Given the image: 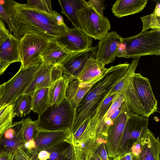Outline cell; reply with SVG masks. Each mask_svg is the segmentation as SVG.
Instances as JSON below:
<instances>
[{"label":"cell","mask_w":160,"mask_h":160,"mask_svg":"<svg viewBox=\"0 0 160 160\" xmlns=\"http://www.w3.org/2000/svg\"><path fill=\"white\" fill-rule=\"evenodd\" d=\"M9 17L13 35L20 39L26 34L40 36L49 40L57 39L68 28L59 25L53 15L25 7L14 0H0Z\"/></svg>","instance_id":"6da1fadb"},{"label":"cell","mask_w":160,"mask_h":160,"mask_svg":"<svg viewBox=\"0 0 160 160\" xmlns=\"http://www.w3.org/2000/svg\"><path fill=\"white\" fill-rule=\"evenodd\" d=\"M130 64L127 62L112 66L96 81L75 109L70 132L73 134L85 120L92 117L114 86L122 78Z\"/></svg>","instance_id":"7a4b0ae2"},{"label":"cell","mask_w":160,"mask_h":160,"mask_svg":"<svg viewBox=\"0 0 160 160\" xmlns=\"http://www.w3.org/2000/svg\"><path fill=\"white\" fill-rule=\"evenodd\" d=\"M160 55V29L141 31L137 35L123 38L117 57L135 58Z\"/></svg>","instance_id":"3957f363"},{"label":"cell","mask_w":160,"mask_h":160,"mask_svg":"<svg viewBox=\"0 0 160 160\" xmlns=\"http://www.w3.org/2000/svg\"><path fill=\"white\" fill-rule=\"evenodd\" d=\"M75 109L66 98L56 106H50L37 120L38 130L58 131L70 130L73 122Z\"/></svg>","instance_id":"277c9868"},{"label":"cell","mask_w":160,"mask_h":160,"mask_svg":"<svg viewBox=\"0 0 160 160\" xmlns=\"http://www.w3.org/2000/svg\"><path fill=\"white\" fill-rule=\"evenodd\" d=\"M79 28L96 40L104 38L111 29L108 18L99 13L88 1L85 0L82 8L76 12Z\"/></svg>","instance_id":"5b68a950"},{"label":"cell","mask_w":160,"mask_h":160,"mask_svg":"<svg viewBox=\"0 0 160 160\" xmlns=\"http://www.w3.org/2000/svg\"><path fill=\"white\" fill-rule=\"evenodd\" d=\"M43 63L42 59L33 65L23 68L20 67L16 74L9 80L3 83L0 98V108L13 104L23 94L32 81L36 72Z\"/></svg>","instance_id":"8992f818"},{"label":"cell","mask_w":160,"mask_h":160,"mask_svg":"<svg viewBox=\"0 0 160 160\" xmlns=\"http://www.w3.org/2000/svg\"><path fill=\"white\" fill-rule=\"evenodd\" d=\"M148 118L132 112L129 113L120 140L118 156L131 151L133 145L148 129Z\"/></svg>","instance_id":"52a82bcc"},{"label":"cell","mask_w":160,"mask_h":160,"mask_svg":"<svg viewBox=\"0 0 160 160\" xmlns=\"http://www.w3.org/2000/svg\"><path fill=\"white\" fill-rule=\"evenodd\" d=\"M50 40L36 35H24L20 39L21 67L26 68L38 63L42 59L41 54Z\"/></svg>","instance_id":"ba28073f"},{"label":"cell","mask_w":160,"mask_h":160,"mask_svg":"<svg viewBox=\"0 0 160 160\" xmlns=\"http://www.w3.org/2000/svg\"><path fill=\"white\" fill-rule=\"evenodd\" d=\"M131 112L128 102L124 99L120 112L107 132L105 144L108 157L110 159L118 156V150L120 140L129 114Z\"/></svg>","instance_id":"9c48e42d"},{"label":"cell","mask_w":160,"mask_h":160,"mask_svg":"<svg viewBox=\"0 0 160 160\" xmlns=\"http://www.w3.org/2000/svg\"><path fill=\"white\" fill-rule=\"evenodd\" d=\"M132 83L135 94L143 112L148 118L157 111L158 101L153 94L149 79L140 73H134Z\"/></svg>","instance_id":"30bf717a"},{"label":"cell","mask_w":160,"mask_h":160,"mask_svg":"<svg viewBox=\"0 0 160 160\" xmlns=\"http://www.w3.org/2000/svg\"><path fill=\"white\" fill-rule=\"evenodd\" d=\"M97 46L77 52L69 53L61 63L63 77L69 83L77 79L87 62L95 57Z\"/></svg>","instance_id":"8fae6325"},{"label":"cell","mask_w":160,"mask_h":160,"mask_svg":"<svg viewBox=\"0 0 160 160\" xmlns=\"http://www.w3.org/2000/svg\"><path fill=\"white\" fill-rule=\"evenodd\" d=\"M23 120L14 122L0 136V153L14 155L19 148L25 149Z\"/></svg>","instance_id":"7c38bea8"},{"label":"cell","mask_w":160,"mask_h":160,"mask_svg":"<svg viewBox=\"0 0 160 160\" xmlns=\"http://www.w3.org/2000/svg\"><path fill=\"white\" fill-rule=\"evenodd\" d=\"M92 38L79 28H68L66 32L56 39L70 53L82 51L92 47Z\"/></svg>","instance_id":"4fadbf2b"},{"label":"cell","mask_w":160,"mask_h":160,"mask_svg":"<svg viewBox=\"0 0 160 160\" xmlns=\"http://www.w3.org/2000/svg\"><path fill=\"white\" fill-rule=\"evenodd\" d=\"M122 38L116 31L108 32L98 42L96 59L105 65L113 62L117 57Z\"/></svg>","instance_id":"5bb4252c"},{"label":"cell","mask_w":160,"mask_h":160,"mask_svg":"<svg viewBox=\"0 0 160 160\" xmlns=\"http://www.w3.org/2000/svg\"><path fill=\"white\" fill-rule=\"evenodd\" d=\"M72 134L69 129L52 131L39 130L31 154L38 155L40 152L64 141L72 144Z\"/></svg>","instance_id":"9a60e30c"},{"label":"cell","mask_w":160,"mask_h":160,"mask_svg":"<svg viewBox=\"0 0 160 160\" xmlns=\"http://www.w3.org/2000/svg\"><path fill=\"white\" fill-rule=\"evenodd\" d=\"M140 58H134L124 77V88L120 94L123 95L129 106L131 112L138 115L144 116L142 106L135 94L132 83L133 75Z\"/></svg>","instance_id":"2e32d148"},{"label":"cell","mask_w":160,"mask_h":160,"mask_svg":"<svg viewBox=\"0 0 160 160\" xmlns=\"http://www.w3.org/2000/svg\"><path fill=\"white\" fill-rule=\"evenodd\" d=\"M141 148L133 155L132 160H160V141L158 137L148 128L140 138Z\"/></svg>","instance_id":"e0dca14e"},{"label":"cell","mask_w":160,"mask_h":160,"mask_svg":"<svg viewBox=\"0 0 160 160\" xmlns=\"http://www.w3.org/2000/svg\"><path fill=\"white\" fill-rule=\"evenodd\" d=\"M69 53L55 39L49 41L41 57L44 63L53 66L60 65Z\"/></svg>","instance_id":"ac0fdd59"},{"label":"cell","mask_w":160,"mask_h":160,"mask_svg":"<svg viewBox=\"0 0 160 160\" xmlns=\"http://www.w3.org/2000/svg\"><path fill=\"white\" fill-rule=\"evenodd\" d=\"M52 66L44 62L36 72L32 81L23 94L32 95L36 91L48 88L53 83L51 71Z\"/></svg>","instance_id":"d6986e66"},{"label":"cell","mask_w":160,"mask_h":160,"mask_svg":"<svg viewBox=\"0 0 160 160\" xmlns=\"http://www.w3.org/2000/svg\"><path fill=\"white\" fill-rule=\"evenodd\" d=\"M148 2V0H118L111 10L115 16L121 18L141 12Z\"/></svg>","instance_id":"ffe728a7"},{"label":"cell","mask_w":160,"mask_h":160,"mask_svg":"<svg viewBox=\"0 0 160 160\" xmlns=\"http://www.w3.org/2000/svg\"><path fill=\"white\" fill-rule=\"evenodd\" d=\"M20 39L10 33L0 46V58L10 63L20 62Z\"/></svg>","instance_id":"44dd1931"},{"label":"cell","mask_w":160,"mask_h":160,"mask_svg":"<svg viewBox=\"0 0 160 160\" xmlns=\"http://www.w3.org/2000/svg\"><path fill=\"white\" fill-rule=\"evenodd\" d=\"M99 79L85 82L76 79L69 84L66 89V97L74 109L92 85Z\"/></svg>","instance_id":"7402d4cb"},{"label":"cell","mask_w":160,"mask_h":160,"mask_svg":"<svg viewBox=\"0 0 160 160\" xmlns=\"http://www.w3.org/2000/svg\"><path fill=\"white\" fill-rule=\"evenodd\" d=\"M93 58L86 63L77 79L81 82H91L100 78L107 70L105 65Z\"/></svg>","instance_id":"603a6c76"},{"label":"cell","mask_w":160,"mask_h":160,"mask_svg":"<svg viewBox=\"0 0 160 160\" xmlns=\"http://www.w3.org/2000/svg\"><path fill=\"white\" fill-rule=\"evenodd\" d=\"M44 150L50 153L47 160H75L73 145L64 141Z\"/></svg>","instance_id":"cb8c5ba5"},{"label":"cell","mask_w":160,"mask_h":160,"mask_svg":"<svg viewBox=\"0 0 160 160\" xmlns=\"http://www.w3.org/2000/svg\"><path fill=\"white\" fill-rule=\"evenodd\" d=\"M69 84L63 77L53 82L48 88L49 106H56L66 98V91Z\"/></svg>","instance_id":"d4e9b609"},{"label":"cell","mask_w":160,"mask_h":160,"mask_svg":"<svg viewBox=\"0 0 160 160\" xmlns=\"http://www.w3.org/2000/svg\"><path fill=\"white\" fill-rule=\"evenodd\" d=\"M85 1V0H58L62 13L70 21L74 28H79L76 12L82 8Z\"/></svg>","instance_id":"484cf974"},{"label":"cell","mask_w":160,"mask_h":160,"mask_svg":"<svg viewBox=\"0 0 160 160\" xmlns=\"http://www.w3.org/2000/svg\"><path fill=\"white\" fill-rule=\"evenodd\" d=\"M23 135L25 142V149L30 153L34 147V139L39 131L37 120L33 121L30 118L23 121Z\"/></svg>","instance_id":"4316f807"},{"label":"cell","mask_w":160,"mask_h":160,"mask_svg":"<svg viewBox=\"0 0 160 160\" xmlns=\"http://www.w3.org/2000/svg\"><path fill=\"white\" fill-rule=\"evenodd\" d=\"M48 88L38 90L31 95L32 110L38 115L41 114L49 106L48 102Z\"/></svg>","instance_id":"83f0119b"},{"label":"cell","mask_w":160,"mask_h":160,"mask_svg":"<svg viewBox=\"0 0 160 160\" xmlns=\"http://www.w3.org/2000/svg\"><path fill=\"white\" fill-rule=\"evenodd\" d=\"M32 109L31 95L22 94L13 104L14 117L17 116L20 118L29 114Z\"/></svg>","instance_id":"f1b7e54d"},{"label":"cell","mask_w":160,"mask_h":160,"mask_svg":"<svg viewBox=\"0 0 160 160\" xmlns=\"http://www.w3.org/2000/svg\"><path fill=\"white\" fill-rule=\"evenodd\" d=\"M155 9L151 14L141 17L143 26L142 31L149 29H160V2L156 1Z\"/></svg>","instance_id":"f546056e"},{"label":"cell","mask_w":160,"mask_h":160,"mask_svg":"<svg viewBox=\"0 0 160 160\" xmlns=\"http://www.w3.org/2000/svg\"><path fill=\"white\" fill-rule=\"evenodd\" d=\"M13 104L0 108V136L12 124Z\"/></svg>","instance_id":"4dcf8cb0"},{"label":"cell","mask_w":160,"mask_h":160,"mask_svg":"<svg viewBox=\"0 0 160 160\" xmlns=\"http://www.w3.org/2000/svg\"><path fill=\"white\" fill-rule=\"evenodd\" d=\"M24 5L27 8L52 15L51 0H28Z\"/></svg>","instance_id":"1f68e13d"},{"label":"cell","mask_w":160,"mask_h":160,"mask_svg":"<svg viewBox=\"0 0 160 160\" xmlns=\"http://www.w3.org/2000/svg\"><path fill=\"white\" fill-rule=\"evenodd\" d=\"M13 160H39L38 155H33L27 150L19 148L13 155Z\"/></svg>","instance_id":"d6a6232c"},{"label":"cell","mask_w":160,"mask_h":160,"mask_svg":"<svg viewBox=\"0 0 160 160\" xmlns=\"http://www.w3.org/2000/svg\"><path fill=\"white\" fill-rule=\"evenodd\" d=\"M51 76L53 83L63 77V69L60 65L52 66Z\"/></svg>","instance_id":"836d02e7"},{"label":"cell","mask_w":160,"mask_h":160,"mask_svg":"<svg viewBox=\"0 0 160 160\" xmlns=\"http://www.w3.org/2000/svg\"><path fill=\"white\" fill-rule=\"evenodd\" d=\"M93 154L98 156L102 160H111L108 157L105 143L100 144L98 147Z\"/></svg>","instance_id":"e575fe53"},{"label":"cell","mask_w":160,"mask_h":160,"mask_svg":"<svg viewBox=\"0 0 160 160\" xmlns=\"http://www.w3.org/2000/svg\"><path fill=\"white\" fill-rule=\"evenodd\" d=\"M0 19L7 23L10 32H12V28L9 17L5 8L0 3Z\"/></svg>","instance_id":"d590c367"},{"label":"cell","mask_w":160,"mask_h":160,"mask_svg":"<svg viewBox=\"0 0 160 160\" xmlns=\"http://www.w3.org/2000/svg\"><path fill=\"white\" fill-rule=\"evenodd\" d=\"M92 5L95 10L100 14L103 15V11L105 9V0H89L88 1Z\"/></svg>","instance_id":"8d00e7d4"},{"label":"cell","mask_w":160,"mask_h":160,"mask_svg":"<svg viewBox=\"0 0 160 160\" xmlns=\"http://www.w3.org/2000/svg\"><path fill=\"white\" fill-rule=\"evenodd\" d=\"M10 34L4 22L0 19V46L4 39Z\"/></svg>","instance_id":"74e56055"},{"label":"cell","mask_w":160,"mask_h":160,"mask_svg":"<svg viewBox=\"0 0 160 160\" xmlns=\"http://www.w3.org/2000/svg\"><path fill=\"white\" fill-rule=\"evenodd\" d=\"M133 155L131 151L122 155H118L113 158L112 160H132Z\"/></svg>","instance_id":"f35d334b"},{"label":"cell","mask_w":160,"mask_h":160,"mask_svg":"<svg viewBox=\"0 0 160 160\" xmlns=\"http://www.w3.org/2000/svg\"><path fill=\"white\" fill-rule=\"evenodd\" d=\"M52 15L59 25L63 26H67L64 22L63 17L60 14L56 11H53Z\"/></svg>","instance_id":"ab89813d"},{"label":"cell","mask_w":160,"mask_h":160,"mask_svg":"<svg viewBox=\"0 0 160 160\" xmlns=\"http://www.w3.org/2000/svg\"><path fill=\"white\" fill-rule=\"evenodd\" d=\"M50 153L46 150L40 152L38 156L39 160H47L49 158Z\"/></svg>","instance_id":"60d3db41"},{"label":"cell","mask_w":160,"mask_h":160,"mask_svg":"<svg viewBox=\"0 0 160 160\" xmlns=\"http://www.w3.org/2000/svg\"><path fill=\"white\" fill-rule=\"evenodd\" d=\"M10 64L0 58V75L4 72Z\"/></svg>","instance_id":"b9f144b4"},{"label":"cell","mask_w":160,"mask_h":160,"mask_svg":"<svg viewBox=\"0 0 160 160\" xmlns=\"http://www.w3.org/2000/svg\"><path fill=\"white\" fill-rule=\"evenodd\" d=\"M13 156L11 154L0 153V160H13Z\"/></svg>","instance_id":"7bdbcfd3"},{"label":"cell","mask_w":160,"mask_h":160,"mask_svg":"<svg viewBox=\"0 0 160 160\" xmlns=\"http://www.w3.org/2000/svg\"><path fill=\"white\" fill-rule=\"evenodd\" d=\"M88 160H102L97 155L93 154L89 158Z\"/></svg>","instance_id":"ee69618b"},{"label":"cell","mask_w":160,"mask_h":160,"mask_svg":"<svg viewBox=\"0 0 160 160\" xmlns=\"http://www.w3.org/2000/svg\"><path fill=\"white\" fill-rule=\"evenodd\" d=\"M3 88V84H0V98L2 94Z\"/></svg>","instance_id":"f6af8a7d"}]
</instances>
